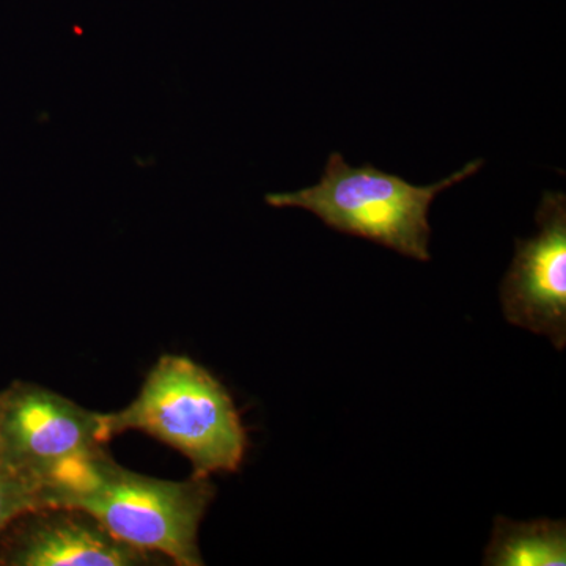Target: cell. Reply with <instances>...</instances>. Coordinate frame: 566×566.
I'll use <instances>...</instances> for the list:
<instances>
[{"instance_id":"277c9868","label":"cell","mask_w":566,"mask_h":566,"mask_svg":"<svg viewBox=\"0 0 566 566\" xmlns=\"http://www.w3.org/2000/svg\"><path fill=\"white\" fill-rule=\"evenodd\" d=\"M106 444L102 412L33 382L14 381L0 392V460L35 486L40 499L66 465Z\"/></svg>"},{"instance_id":"8992f818","label":"cell","mask_w":566,"mask_h":566,"mask_svg":"<svg viewBox=\"0 0 566 566\" xmlns=\"http://www.w3.org/2000/svg\"><path fill=\"white\" fill-rule=\"evenodd\" d=\"M166 558L128 545L99 521L70 506H41L13 521L0 535L3 566H140Z\"/></svg>"},{"instance_id":"6da1fadb","label":"cell","mask_w":566,"mask_h":566,"mask_svg":"<svg viewBox=\"0 0 566 566\" xmlns=\"http://www.w3.org/2000/svg\"><path fill=\"white\" fill-rule=\"evenodd\" d=\"M214 495L210 476L156 479L123 468L103 450L59 472L41 491V504L82 510L128 545L174 565L202 566L197 538Z\"/></svg>"},{"instance_id":"7a4b0ae2","label":"cell","mask_w":566,"mask_h":566,"mask_svg":"<svg viewBox=\"0 0 566 566\" xmlns=\"http://www.w3.org/2000/svg\"><path fill=\"white\" fill-rule=\"evenodd\" d=\"M102 428L106 442L126 431L158 439L188 458L193 476L237 472L249 446L232 395L207 368L178 354L159 357L126 408L102 412Z\"/></svg>"},{"instance_id":"ba28073f","label":"cell","mask_w":566,"mask_h":566,"mask_svg":"<svg viewBox=\"0 0 566 566\" xmlns=\"http://www.w3.org/2000/svg\"><path fill=\"white\" fill-rule=\"evenodd\" d=\"M41 506L39 490L0 460V535L17 517Z\"/></svg>"},{"instance_id":"52a82bcc","label":"cell","mask_w":566,"mask_h":566,"mask_svg":"<svg viewBox=\"0 0 566 566\" xmlns=\"http://www.w3.org/2000/svg\"><path fill=\"white\" fill-rule=\"evenodd\" d=\"M486 566H565V521L536 520L516 523L495 517L485 551Z\"/></svg>"},{"instance_id":"3957f363","label":"cell","mask_w":566,"mask_h":566,"mask_svg":"<svg viewBox=\"0 0 566 566\" xmlns=\"http://www.w3.org/2000/svg\"><path fill=\"white\" fill-rule=\"evenodd\" d=\"M483 159L431 186H415L382 172L371 164L353 167L340 153H331L322 180L296 192L268 193L274 208H304L329 229L365 238L409 259H431L428 211L436 197L450 186L479 172Z\"/></svg>"},{"instance_id":"5b68a950","label":"cell","mask_w":566,"mask_h":566,"mask_svg":"<svg viewBox=\"0 0 566 566\" xmlns=\"http://www.w3.org/2000/svg\"><path fill=\"white\" fill-rule=\"evenodd\" d=\"M539 232L517 240L501 285L506 322L566 345V196L545 192L535 214Z\"/></svg>"}]
</instances>
